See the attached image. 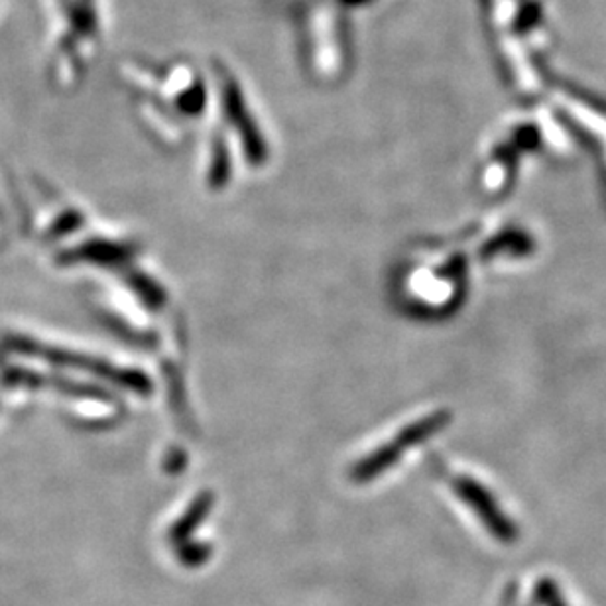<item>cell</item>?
Instances as JSON below:
<instances>
[{
  "mask_svg": "<svg viewBox=\"0 0 606 606\" xmlns=\"http://www.w3.org/2000/svg\"><path fill=\"white\" fill-rule=\"evenodd\" d=\"M455 493L459 494L462 500L473 508L474 515H479L484 528L498 542H503V544L515 542L518 537L516 525L512 524V520L508 516H504L500 506L494 500L493 494L488 493L486 488H483L479 483H474L471 479L462 477L455 483Z\"/></svg>",
  "mask_w": 606,
  "mask_h": 606,
  "instance_id": "1",
  "label": "cell"
},
{
  "mask_svg": "<svg viewBox=\"0 0 606 606\" xmlns=\"http://www.w3.org/2000/svg\"><path fill=\"white\" fill-rule=\"evenodd\" d=\"M430 428H432V422L422 423L420 428H413L410 432L401 433L400 442L396 440V442L391 443L388 447H384L381 452L372 453L369 459L360 461L353 469V479L357 483H367V481H372L376 474L384 473L386 469H391L406 447H410L411 443L420 442L425 435H430L432 433Z\"/></svg>",
  "mask_w": 606,
  "mask_h": 606,
  "instance_id": "2",
  "label": "cell"
},
{
  "mask_svg": "<svg viewBox=\"0 0 606 606\" xmlns=\"http://www.w3.org/2000/svg\"><path fill=\"white\" fill-rule=\"evenodd\" d=\"M211 506H213V496L211 494H201L199 498H196V503L191 504L187 510H185L184 516L172 525L170 530V540L174 544H182V542H187L197 528L201 525V522L206 520L207 515L211 512Z\"/></svg>",
  "mask_w": 606,
  "mask_h": 606,
  "instance_id": "3",
  "label": "cell"
},
{
  "mask_svg": "<svg viewBox=\"0 0 606 606\" xmlns=\"http://www.w3.org/2000/svg\"><path fill=\"white\" fill-rule=\"evenodd\" d=\"M211 552H213L211 545L203 544V542L187 540V542H182V544H180L177 559H180L185 567H199L203 566L207 559L211 557Z\"/></svg>",
  "mask_w": 606,
  "mask_h": 606,
  "instance_id": "4",
  "label": "cell"
},
{
  "mask_svg": "<svg viewBox=\"0 0 606 606\" xmlns=\"http://www.w3.org/2000/svg\"><path fill=\"white\" fill-rule=\"evenodd\" d=\"M535 601L542 606H567L559 589L549 579H544L535 585Z\"/></svg>",
  "mask_w": 606,
  "mask_h": 606,
  "instance_id": "5",
  "label": "cell"
}]
</instances>
